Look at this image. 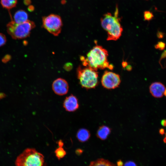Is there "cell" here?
Here are the masks:
<instances>
[{"instance_id": "1", "label": "cell", "mask_w": 166, "mask_h": 166, "mask_svg": "<svg viewBox=\"0 0 166 166\" xmlns=\"http://www.w3.org/2000/svg\"><path fill=\"white\" fill-rule=\"evenodd\" d=\"M108 56L106 49L101 46L97 45L87 53L86 58L81 56L80 59L84 66H89L97 71L98 69L109 68L110 65L107 60Z\"/></svg>"}, {"instance_id": "2", "label": "cell", "mask_w": 166, "mask_h": 166, "mask_svg": "<svg viewBox=\"0 0 166 166\" xmlns=\"http://www.w3.org/2000/svg\"><path fill=\"white\" fill-rule=\"evenodd\" d=\"M101 22L102 27L107 32V40L116 41L119 38L123 28L120 22L117 6L113 15L110 13L105 14L101 18Z\"/></svg>"}, {"instance_id": "3", "label": "cell", "mask_w": 166, "mask_h": 166, "mask_svg": "<svg viewBox=\"0 0 166 166\" xmlns=\"http://www.w3.org/2000/svg\"><path fill=\"white\" fill-rule=\"evenodd\" d=\"M15 166H46L44 157L33 148H27L18 155L15 161Z\"/></svg>"}, {"instance_id": "4", "label": "cell", "mask_w": 166, "mask_h": 166, "mask_svg": "<svg viewBox=\"0 0 166 166\" xmlns=\"http://www.w3.org/2000/svg\"><path fill=\"white\" fill-rule=\"evenodd\" d=\"M77 76L81 86L86 89L95 88L98 84V73L89 66L83 68L79 66L77 69Z\"/></svg>"}, {"instance_id": "5", "label": "cell", "mask_w": 166, "mask_h": 166, "mask_svg": "<svg viewBox=\"0 0 166 166\" xmlns=\"http://www.w3.org/2000/svg\"><path fill=\"white\" fill-rule=\"evenodd\" d=\"M35 27L34 22L29 20L20 24L17 23L12 20L6 25L7 32L14 39L27 37L30 35L32 30Z\"/></svg>"}, {"instance_id": "6", "label": "cell", "mask_w": 166, "mask_h": 166, "mask_svg": "<svg viewBox=\"0 0 166 166\" xmlns=\"http://www.w3.org/2000/svg\"><path fill=\"white\" fill-rule=\"evenodd\" d=\"M42 26L49 33L57 36L61 32L62 22L58 15L51 14L42 18Z\"/></svg>"}, {"instance_id": "7", "label": "cell", "mask_w": 166, "mask_h": 166, "mask_svg": "<svg viewBox=\"0 0 166 166\" xmlns=\"http://www.w3.org/2000/svg\"><path fill=\"white\" fill-rule=\"evenodd\" d=\"M121 81L118 74L107 71L104 72L101 80L103 86L108 89H113L118 87Z\"/></svg>"}, {"instance_id": "8", "label": "cell", "mask_w": 166, "mask_h": 166, "mask_svg": "<svg viewBox=\"0 0 166 166\" xmlns=\"http://www.w3.org/2000/svg\"><path fill=\"white\" fill-rule=\"evenodd\" d=\"M52 88L56 94L62 96L67 93L69 90V85L65 80L59 78L53 81L52 85Z\"/></svg>"}, {"instance_id": "9", "label": "cell", "mask_w": 166, "mask_h": 166, "mask_svg": "<svg viewBox=\"0 0 166 166\" xmlns=\"http://www.w3.org/2000/svg\"><path fill=\"white\" fill-rule=\"evenodd\" d=\"M63 107L68 112H73L76 111L79 107L77 98L73 94L66 97L63 103Z\"/></svg>"}, {"instance_id": "10", "label": "cell", "mask_w": 166, "mask_h": 166, "mask_svg": "<svg viewBox=\"0 0 166 166\" xmlns=\"http://www.w3.org/2000/svg\"><path fill=\"white\" fill-rule=\"evenodd\" d=\"M164 85L161 83L156 82L152 83L150 86L149 91L154 97L159 98L162 97L165 89Z\"/></svg>"}, {"instance_id": "11", "label": "cell", "mask_w": 166, "mask_h": 166, "mask_svg": "<svg viewBox=\"0 0 166 166\" xmlns=\"http://www.w3.org/2000/svg\"><path fill=\"white\" fill-rule=\"evenodd\" d=\"M28 15L27 13L23 10H20L15 12L13 20L17 23L20 24L27 21L28 20Z\"/></svg>"}, {"instance_id": "12", "label": "cell", "mask_w": 166, "mask_h": 166, "mask_svg": "<svg viewBox=\"0 0 166 166\" xmlns=\"http://www.w3.org/2000/svg\"><path fill=\"white\" fill-rule=\"evenodd\" d=\"M111 132V129L106 125L100 126L98 129L96 133L97 137L102 140H106Z\"/></svg>"}, {"instance_id": "13", "label": "cell", "mask_w": 166, "mask_h": 166, "mask_svg": "<svg viewBox=\"0 0 166 166\" xmlns=\"http://www.w3.org/2000/svg\"><path fill=\"white\" fill-rule=\"evenodd\" d=\"M90 136L89 131L86 129L81 128L77 131L76 134V137L78 140L81 142L87 141Z\"/></svg>"}, {"instance_id": "14", "label": "cell", "mask_w": 166, "mask_h": 166, "mask_svg": "<svg viewBox=\"0 0 166 166\" xmlns=\"http://www.w3.org/2000/svg\"><path fill=\"white\" fill-rule=\"evenodd\" d=\"M88 166H116L109 161L104 159H99L92 161Z\"/></svg>"}, {"instance_id": "15", "label": "cell", "mask_w": 166, "mask_h": 166, "mask_svg": "<svg viewBox=\"0 0 166 166\" xmlns=\"http://www.w3.org/2000/svg\"><path fill=\"white\" fill-rule=\"evenodd\" d=\"M17 2L18 0H0V3L2 7L8 10L15 7Z\"/></svg>"}, {"instance_id": "16", "label": "cell", "mask_w": 166, "mask_h": 166, "mask_svg": "<svg viewBox=\"0 0 166 166\" xmlns=\"http://www.w3.org/2000/svg\"><path fill=\"white\" fill-rule=\"evenodd\" d=\"M55 153L57 157L60 159L64 157L66 154V152L62 147H59L56 149Z\"/></svg>"}, {"instance_id": "17", "label": "cell", "mask_w": 166, "mask_h": 166, "mask_svg": "<svg viewBox=\"0 0 166 166\" xmlns=\"http://www.w3.org/2000/svg\"><path fill=\"white\" fill-rule=\"evenodd\" d=\"M144 18L145 20L149 21L153 17L152 13L148 11H146L144 12Z\"/></svg>"}, {"instance_id": "18", "label": "cell", "mask_w": 166, "mask_h": 166, "mask_svg": "<svg viewBox=\"0 0 166 166\" xmlns=\"http://www.w3.org/2000/svg\"><path fill=\"white\" fill-rule=\"evenodd\" d=\"M165 43L162 42H159L155 45L156 49L160 50H163L165 48Z\"/></svg>"}, {"instance_id": "19", "label": "cell", "mask_w": 166, "mask_h": 166, "mask_svg": "<svg viewBox=\"0 0 166 166\" xmlns=\"http://www.w3.org/2000/svg\"><path fill=\"white\" fill-rule=\"evenodd\" d=\"M6 42V39L5 35L0 33V47L4 45Z\"/></svg>"}, {"instance_id": "20", "label": "cell", "mask_w": 166, "mask_h": 166, "mask_svg": "<svg viewBox=\"0 0 166 166\" xmlns=\"http://www.w3.org/2000/svg\"><path fill=\"white\" fill-rule=\"evenodd\" d=\"M123 166H137L136 164L134 162L128 161L126 162Z\"/></svg>"}, {"instance_id": "21", "label": "cell", "mask_w": 166, "mask_h": 166, "mask_svg": "<svg viewBox=\"0 0 166 166\" xmlns=\"http://www.w3.org/2000/svg\"><path fill=\"white\" fill-rule=\"evenodd\" d=\"M11 59L10 55L7 54L2 59V61L4 63H6L8 61Z\"/></svg>"}, {"instance_id": "22", "label": "cell", "mask_w": 166, "mask_h": 166, "mask_svg": "<svg viewBox=\"0 0 166 166\" xmlns=\"http://www.w3.org/2000/svg\"><path fill=\"white\" fill-rule=\"evenodd\" d=\"M28 10L30 12H32L34 10V7L31 5H29L28 8Z\"/></svg>"}, {"instance_id": "23", "label": "cell", "mask_w": 166, "mask_h": 166, "mask_svg": "<svg viewBox=\"0 0 166 166\" xmlns=\"http://www.w3.org/2000/svg\"><path fill=\"white\" fill-rule=\"evenodd\" d=\"M23 2L26 5H29L31 3V0H24Z\"/></svg>"}, {"instance_id": "24", "label": "cell", "mask_w": 166, "mask_h": 166, "mask_svg": "<svg viewBox=\"0 0 166 166\" xmlns=\"http://www.w3.org/2000/svg\"><path fill=\"white\" fill-rule=\"evenodd\" d=\"M161 123L163 126L164 127L166 126V120L164 119L162 120Z\"/></svg>"}, {"instance_id": "25", "label": "cell", "mask_w": 166, "mask_h": 166, "mask_svg": "<svg viewBox=\"0 0 166 166\" xmlns=\"http://www.w3.org/2000/svg\"><path fill=\"white\" fill-rule=\"evenodd\" d=\"M117 164V166H123V162L121 160L118 161Z\"/></svg>"}, {"instance_id": "26", "label": "cell", "mask_w": 166, "mask_h": 166, "mask_svg": "<svg viewBox=\"0 0 166 166\" xmlns=\"http://www.w3.org/2000/svg\"><path fill=\"white\" fill-rule=\"evenodd\" d=\"M157 35L158 37L160 38H162L163 37V34L161 32H158Z\"/></svg>"}, {"instance_id": "27", "label": "cell", "mask_w": 166, "mask_h": 166, "mask_svg": "<svg viewBox=\"0 0 166 166\" xmlns=\"http://www.w3.org/2000/svg\"><path fill=\"white\" fill-rule=\"evenodd\" d=\"M58 144L60 147H62L63 145V143L61 140H60L58 141Z\"/></svg>"}, {"instance_id": "28", "label": "cell", "mask_w": 166, "mask_h": 166, "mask_svg": "<svg viewBox=\"0 0 166 166\" xmlns=\"http://www.w3.org/2000/svg\"><path fill=\"white\" fill-rule=\"evenodd\" d=\"M159 133L161 135H163L165 133V131L164 129L163 128L160 129L159 130Z\"/></svg>"}, {"instance_id": "29", "label": "cell", "mask_w": 166, "mask_h": 166, "mask_svg": "<svg viewBox=\"0 0 166 166\" xmlns=\"http://www.w3.org/2000/svg\"><path fill=\"white\" fill-rule=\"evenodd\" d=\"M127 65V63L125 62H123L122 64L123 66L124 67L126 66Z\"/></svg>"}, {"instance_id": "30", "label": "cell", "mask_w": 166, "mask_h": 166, "mask_svg": "<svg viewBox=\"0 0 166 166\" xmlns=\"http://www.w3.org/2000/svg\"><path fill=\"white\" fill-rule=\"evenodd\" d=\"M163 141H164V142L165 143H166V133L165 134V136L164 138Z\"/></svg>"}, {"instance_id": "31", "label": "cell", "mask_w": 166, "mask_h": 166, "mask_svg": "<svg viewBox=\"0 0 166 166\" xmlns=\"http://www.w3.org/2000/svg\"><path fill=\"white\" fill-rule=\"evenodd\" d=\"M164 95H165V96L166 97V88L165 89L164 93Z\"/></svg>"}]
</instances>
